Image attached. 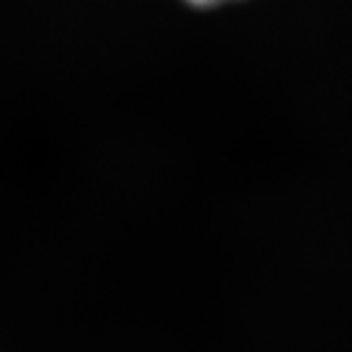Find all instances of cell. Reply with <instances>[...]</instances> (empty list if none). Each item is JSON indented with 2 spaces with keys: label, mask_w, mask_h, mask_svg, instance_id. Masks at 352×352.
Wrapping results in <instances>:
<instances>
[{
  "label": "cell",
  "mask_w": 352,
  "mask_h": 352,
  "mask_svg": "<svg viewBox=\"0 0 352 352\" xmlns=\"http://www.w3.org/2000/svg\"><path fill=\"white\" fill-rule=\"evenodd\" d=\"M191 6H218V3H223V0H188Z\"/></svg>",
  "instance_id": "obj_1"
}]
</instances>
